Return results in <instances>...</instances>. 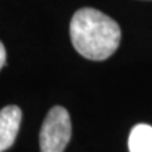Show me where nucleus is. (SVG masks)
Listing matches in <instances>:
<instances>
[{"instance_id": "1", "label": "nucleus", "mask_w": 152, "mask_h": 152, "mask_svg": "<svg viewBox=\"0 0 152 152\" xmlns=\"http://www.w3.org/2000/svg\"><path fill=\"white\" fill-rule=\"evenodd\" d=\"M69 33L75 49L90 61L110 58L121 41V30L117 21L92 7L79 9L72 16Z\"/></svg>"}, {"instance_id": "2", "label": "nucleus", "mask_w": 152, "mask_h": 152, "mask_svg": "<svg viewBox=\"0 0 152 152\" xmlns=\"http://www.w3.org/2000/svg\"><path fill=\"white\" fill-rule=\"evenodd\" d=\"M72 137V123L68 110L55 106L48 111L39 131L41 152H64Z\"/></svg>"}, {"instance_id": "3", "label": "nucleus", "mask_w": 152, "mask_h": 152, "mask_svg": "<svg viewBox=\"0 0 152 152\" xmlns=\"http://www.w3.org/2000/svg\"><path fill=\"white\" fill-rule=\"evenodd\" d=\"M21 124V110L17 106H6L0 110V152L14 144Z\"/></svg>"}, {"instance_id": "4", "label": "nucleus", "mask_w": 152, "mask_h": 152, "mask_svg": "<svg viewBox=\"0 0 152 152\" xmlns=\"http://www.w3.org/2000/svg\"><path fill=\"white\" fill-rule=\"evenodd\" d=\"M130 152H152V127L148 124H137L128 137Z\"/></svg>"}, {"instance_id": "5", "label": "nucleus", "mask_w": 152, "mask_h": 152, "mask_svg": "<svg viewBox=\"0 0 152 152\" xmlns=\"http://www.w3.org/2000/svg\"><path fill=\"white\" fill-rule=\"evenodd\" d=\"M6 58H7V54H6V48L3 42L0 41V69L6 65Z\"/></svg>"}]
</instances>
